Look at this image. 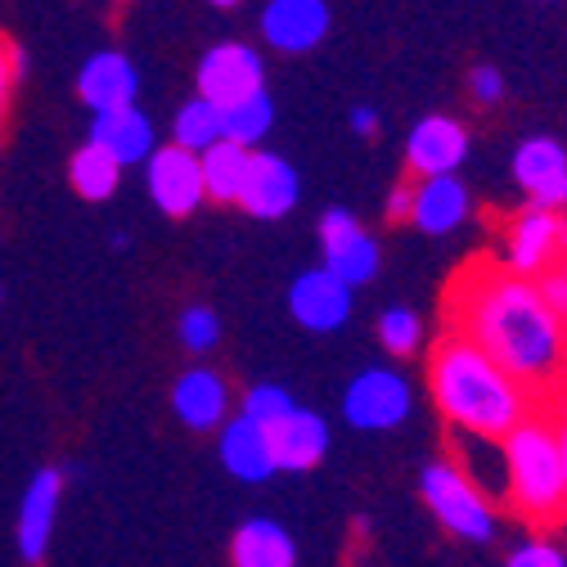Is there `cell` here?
<instances>
[{
	"mask_svg": "<svg viewBox=\"0 0 567 567\" xmlns=\"http://www.w3.org/2000/svg\"><path fill=\"white\" fill-rule=\"evenodd\" d=\"M298 194H302V181L293 172V163H284L279 154H261L252 150V167H248V181H244V194H239V207L257 221H279L289 217L298 207Z\"/></svg>",
	"mask_w": 567,
	"mask_h": 567,
	"instance_id": "5bb4252c",
	"label": "cell"
},
{
	"mask_svg": "<svg viewBox=\"0 0 567 567\" xmlns=\"http://www.w3.org/2000/svg\"><path fill=\"white\" fill-rule=\"evenodd\" d=\"M464 158H468V131H464V122H455L446 113L414 122V131L405 135V167L414 181L455 176Z\"/></svg>",
	"mask_w": 567,
	"mask_h": 567,
	"instance_id": "9c48e42d",
	"label": "cell"
},
{
	"mask_svg": "<svg viewBox=\"0 0 567 567\" xmlns=\"http://www.w3.org/2000/svg\"><path fill=\"white\" fill-rule=\"evenodd\" d=\"M10 78H14V54L0 45V109H6V95H10Z\"/></svg>",
	"mask_w": 567,
	"mask_h": 567,
	"instance_id": "e575fe53",
	"label": "cell"
},
{
	"mask_svg": "<svg viewBox=\"0 0 567 567\" xmlns=\"http://www.w3.org/2000/svg\"><path fill=\"white\" fill-rule=\"evenodd\" d=\"M501 451H505V477H509L505 505L532 527L567 523V473H563L554 414L549 410L527 414L501 442Z\"/></svg>",
	"mask_w": 567,
	"mask_h": 567,
	"instance_id": "3957f363",
	"label": "cell"
},
{
	"mask_svg": "<svg viewBox=\"0 0 567 567\" xmlns=\"http://www.w3.org/2000/svg\"><path fill=\"white\" fill-rule=\"evenodd\" d=\"M140 91V73L135 63L117 50H100L82 63L78 73V95L86 100L91 113H113V109H131Z\"/></svg>",
	"mask_w": 567,
	"mask_h": 567,
	"instance_id": "ac0fdd59",
	"label": "cell"
},
{
	"mask_svg": "<svg viewBox=\"0 0 567 567\" xmlns=\"http://www.w3.org/2000/svg\"><path fill=\"white\" fill-rule=\"evenodd\" d=\"M419 501L429 505V514L437 518V527L460 540V545H491L495 532H501V514H495V501L473 486L460 464L451 460H433L419 473Z\"/></svg>",
	"mask_w": 567,
	"mask_h": 567,
	"instance_id": "277c9868",
	"label": "cell"
},
{
	"mask_svg": "<svg viewBox=\"0 0 567 567\" xmlns=\"http://www.w3.org/2000/svg\"><path fill=\"white\" fill-rule=\"evenodd\" d=\"M63 501V468L32 473L23 501H19V554L23 563H41L54 536V514Z\"/></svg>",
	"mask_w": 567,
	"mask_h": 567,
	"instance_id": "2e32d148",
	"label": "cell"
},
{
	"mask_svg": "<svg viewBox=\"0 0 567 567\" xmlns=\"http://www.w3.org/2000/svg\"><path fill=\"white\" fill-rule=\"evenodd\" d=\"M221 109L217 104H207L203 95H194L189 104H181L176 122H172V145L185 150V154H207L212 145H221Z\"/></svg>",
	"mask_w": 567,
	"mask_h": 567,
	"instance_id": "cb8c5ba5",
	"label": "cell"
},
{
	"mask_svg": "<svg viewBox=\"0 0 567 567\" xmlns=\"http://www.w3.org/2000/svg\"><path fill=\"white\" fill-rule=\"evenodd\" d=\"M429 392L451 433L486 442H505L527 414H536V396L455 329H442L429 351Z\"/></svg>",
	"mask_w": 567,
	"mask_h": 567,
	"instance_id": "7a4b0ae2",
	"label": "cell"
},
{
	"mask_svg": "<svg viewBox=\"0 0 567 567\" xmlns=\"http://www.w3.org/2000/svg\"><path fill=\"white\" fill-rule=\"evenodd\" d=\"M379 342H383V351L388 357H396V361H405V357H414L419 351V342H423V320L410 311V307H388L383 316H379Z\"/></svg>",
	"mask_w": 567,
	"mask_h": 567,
	"instance_id": "4316f807",
	"label": "cell"
},
{
	"mask_svg": "<svg viewBox=\"0 0 567 567\" xmlns=\"http://www.w3.org/2000/svg\"><path fill=\"white\" fill-rule=\"evenodd\" d=\"M145 185H150V198L158 203V212H167V217H176V221L189 217V212H198L203 198H207L198 154H185L176 145L154 150V158L145 163Z\"/></svg>",
	"mask_w": 567,
	"mask_h": 567,
	"instance_id": "30bf717a",
	"label": "cell"
},
{
	"mask_svg": "<svg viewBox=\"0 0 567 567\" xmlns=\"http://www.w3.org/2000/svg\"><path fill=\"white\" fill-rule=\"evenodd\" d=\"M230 567H298V540L275 518H244L230 536Z\"/></svg>",
	"mask_w": 567,
	"mask_h": 567,
	"instance_id": "44dd1931",
	"label": "cell"
},
{
	"mask_svg": "<svg viewBox=\"0 0 567 567\" xmlns=\"http://www.w3.org/2000/svg\"><path fill=\"white\" fill-rule=\"evenodd\" d=\"M505 567H567V554L549 536H527L523 545L509 549Z\"/></svg>",
	"mask_w": 567,
	"mask_h": 567,
	"instance_id": "f546056e",
	"label": "cell"
},
{
	"mask_svg": "<svg viewBox=\"0 0 567 567\" xmlns=\"http://www.w3.org/2000/svg\"><path fill=\"white\" fill-rule=\"evenodd\" d=\"M410 212H414V181H401V185H392V194L383 203V217H388V226H410Z\"/></svg>",
	"mask_w": 567,
	"mask_h": 567,
	"instance_id": "1f68e13d",
	"label": "cell"
},
{
	"mask_svg": "<svg viewBox=\"0 0 567 567\" xmlns=\"http://www.w3.org/2000/svg\"><path fill=\"white\" fill-rule=\"evenodd\" d=\"M320 257H324L320 266L333 279H342L347 289H361V284H370L379 275V261H383L379 239L357 217H351L347 207H329L320 217Z\"/></svg>",
	"mask_w": 567,
	"mask_h": 567,
	"instance_id": "ba28073f",
	"label": "cell"
},
{
	"mask_svg": "<svg viewBox=\"0 0 567 567\" xmlns=\"http://www.w3.org/2000/svg\"><path fill=\"white\" fill-rule=\"evenodd\" d=\"M563 226H567V217L527 203L523 212L509 217L505 239H501V257H491V261L523 275V279H540L545 270H554L563 261Z\"/></svg>",
	"mask_w": 567,
	"mask_h": 567,
	"instance_id": "8992f818",
	"label": "cell"
},
{
	"mask_svg": "<svg viewBox=\"0 0 567 567\" xmlns=\"http://www.w3.org/2000/svg\"><path fill=\"white\" fill-rule=\"evenodd\" d=\"M468 95H473L477 104H501V100H505V78L495 73L491 63H477L473 73H468Z\"/></svg>",
	"mask_w": 567,
	"mask_h": 567,
	"instance_id": "4dcf8cb0",
	"label": "cell"
},
{
	"mask_svg": "<svg viewBox=\"0 0 567 567\" xmlns=\"http://www.w3.org/2000/svg\"><path fill=\"white\" fill-rule=\"evenodd\" d=\"M217 460L244 486H261V482H270L279 473L275 446H270V429H261V423H252L244 414H230L226 429L217 433Z\"/></svg>",
	"mask_w": 567,
	"mask_h": 567,
	"instance_id": "9a60e30c",
	"label": "cell"
},
{
	"mask_svg": "<svg viewBox=\"0 0 567 567\" xmlns=\"http://www.w3.org/2000/svg\"><path fill=\"white\" fill-rule=\"evenodd\" d=\"M567 176V145L554 135H527L514 150V185L527 194V203L536 194H545L549 185H558Z\"/></svg>",
	"mask_w": 567,
	"mask_h": 567,
	"instance_id": "7402d4cb",
	"label": "cell"
},
{
	"mask_svg": "<svg viewBox=\"0 0 567 567\" xmlns=\"http://www.w3.org/2000/svg\"><path fill=\"white\" fill-rule=\"evenodd\" d=\"M532 207H545V212H558V217H567V176L558 185H549L545 194H536Z\"/></svg>",
	"mask_w": 567,
	"mask_h": 567,
	"instance_id": "d6a6232c",
	"label": "cell"
},
{
	"mask_svg": "<svg viewBox=\"0 0 567 567\" xmlns=\"http://www.w3.org/2000/svg\"><path fill=\"white\" fill-rule=\"evenodd\" d=\"M207 6H217V10H235L239 0H207Z\"/></svg>",
	"mask_w": 567,
	"mask_h": 567,
	"instance_id": "74e56055",
	"label": "cell"
},
{
	"mask_svg": "<svg viewBox=\"0 0 567 567\" xmlns=\"http://www.w3.org/2000/svg\"><path fill=\"white\" fill-rule=\"evenodd\" d=\"M198 163H203V189H207L212 203H239L248 167H252V150L221 140V145H212Z\"/></svg>",
	"mask_w": 567,
	"mask_h": 567,
	"instance_id": "603a6c76",
	"label": "cell"
},
{
	"mask_svg": "<svg viewBox=\"0 0 567 567\" xmlns=\"http://www.w3.org/2000/svg\"><path fill=\"white\" fill-rule=\"evenodd\" d=\"M446 329L477 342L532 396H549L567 383V320L540 298L536 279L495 266L491 257L455 275Z\"/></svg>",
	"mask_w": 567,
	"mask_h": 567,
	"instance_id": "6da1fadb",
	"label": "cell"
},
{
	"mask_svg": "<svg viewBox=\"0 0 567 567\" xmlns=\"http://www.w3.org/2000/svg\"><path fill=\"white\" fill-rule=\"evenodd\" d=\"M554 270H558V279H563V289H567V252H563V261H558Z\"/></svg>",
	"mask_w": 567,
	"mask_h": 567,
	"instance_id": "8d00e7d4",
	"label": "cell"
},
{
	"mask_svg": "<svg viewBox=\"0 0 567 567\" xmlns=\"http://www.w3.org/2000/svg\"><path fill=\"white\" fill-rule=\"evenodd\" d=\"M176 333H181V347L185 351H194V357H207V351L221 342V320H217V311H212V307H185Z\"/></svg>",
	"mask_w": 567,
	"mask_h": 567,
	"instance_id": "f1b7e54d",
	"label": "cell"
},
{
	"mask_svg": "<svg viewBox=\"0 0 567 567\" xmlns=\"http://www.w3.org/2000/svg\"><path fill=\"white\" fill-rule=\"evenodd\" d=\"M473 198L460 176H433V181H414V212L410 226L423 235H451L468 221Z\"/></svg>",
	"mask_w": 567,
	"mask_h": 567,
	"instance_id": "ffe728a7",
	"label": "cell"
},
{
	"mask_svg": "<svg viewBox=\"0 0 567 567\" xmlns=\"http://www.w3.org/2000/svg\"><path fill=\"white\" fill-rule=\"evenodd\" d=\"M91 145L104 150L117 167H135V163H150L154 158V122L131 109H113V113H95L91 122Z\"/></svg>",
	"mask_w": 567,
	"mask_h": 567,
	"instance_id": "d6986e66",
	"label": "cell"
},
{
	"mask_svg": "<svg viewBox=\"0 0 567 567\" xmlns=\"http://www.w3.org/2000/svg\"><path fill=\"white\" fill-rule=\"evenodd\" d=\"M293 410H298L293 392L279 388V383H252V388L244 392V401H239V414L252 419V423H261V429H275V423L289 419Z\"/></svg>",
	"mask_w": 567,
	"mask_h": 567,
	"instance_id": "83f0119b",
	"label": "cell"
},
{
	"mask_svg": "<svg viewBox=\"0 0 567 567\" xmlns=\"http://www.w3.org/2000/svg\"><path fill=\"white\" fill-rule=\"evenodd\" d=\"M351 131H357V135H374L379 131V113L370 109V104H357V109H351Z\"/></svg>",
	"mask_w": 567,
	"mask_h": 567,
	"instance_id": "836d02e7",
	"label": "cell"
},
{
	"mask_svg": "<svg viewBox=\"0 0 567 567\" xmlns=\"http://www.w3.org/2000/svg\"><path fill=\"white\" fill-rule=\"evenodd\" d=\"M270 446H275L279 473H311L329 455V423L324 414L298 405L289 419H279L270 429Z\"/></svg>",
	"mask_w": 567,
	"mask_h": 567,
	"instance_id": "e0dca14e",
	"label": "cell"
},
{
	"mask_svg": "<svg viewBox=\"0 0 567 567\" xmlns=\"http://www.w3.org/2000/svg\"><path fill=\"white\" fill-rule=\"evenodd\" d=\"M68 176H73V189L82 194V198H91V203H100V198H113V189H117V181H122V167L104 154V150H95L91 140L73 154V163H68Z\"/></svg>",
	"mask_w": 567,
	"mask_h": 567,
	"instance_id": "d4e9b609",
	"label": "cell"
},
{
	"mask_svg": "<svg viewBox=\"0 0 567 567\" xmlns=\"http://www.w3.org/2000/svg\"><path fill=\"white\" fill-rule=\"evenodd\" d=\"M410 410L414 392L392 365H370L342 388V419L357 433H392L410 419Z\"/></svg>",
	"mask_w": 567,
	"mask_h": 567,
	"instance_id": "5b68a950",
	"label": "cell"
},
{
	"mask_svg": "<svg viewBox=\"0 0 567 567\" xmlns=\"http://www.w3.org/2000/svg\"><path fill=\"white\" fill-rule=\"evenodd\" d=\"M554 429H558V451H563V473H567V410L554 414Z\"/></svg>",
	"mask_w": 567,
	"mask_h": 567,
	"instance_id": "d590c367",
	"label": "cell"
},
{
	"mask_svg": "<svg viewBox=\"0 0 567 567\" xmlns=\"http://www.w3.org/2000/svg\"><path fill=\"white\" fill-rule=\"evenodd\" d=\"M329 37V6L324 0H266L261 10V41L279 54H307Z\"/></svg>",
	"mask_w": 567,
	"mask_h": 567,
	"instance_id": "4fadbf2b",
	"label": "cell"
},
{
	"mask_svg": "<svg viewBox=\"0 0 567 567\" xmlns=\"http://www.w3.org/2000/svg\"><path fill=\"white\" fill-rule=\"evenodd\" d=\"M289 316L307 333H338L351 320V289L324 266H311L289 284Z\"/></svg>",
	"mask_w": 567,
	"mask_h": 567,
	"instance_id": "8fae6325",
	"label": "cell"
},
{
	"mask_svg": "<svg viewBox=\"0 0 567 567\" xmlns=\"http://www.w3.org/2000/svg\"><path fill=\"white\" fill-rule=\"evenodd\" d=\"M266 91V63L244 41H221L198 59V95L221 113Z\"/></svg>",
	"mask_w": 567,
	"mask_h": 567,
	"instance_id": "52a82bcc",
	"label": "cell"
},
{
	"mask_svg": "<svg viewBox=\"0 0 567 567\" xmlns=\"http://www.w3.org/2000/svg\"><path fill=\"white\" fill-rule=\"evenodd\" d=\"M270 122H275V104L261 91V95H252V100H244V104H235V109L221 113V135L230 140V145L252 150V145H261V140H266Z\"/></svg>",
	"mask_w": 567,
	"mask_h": 567,
	"instance_id": "484cf974",
	"label": "cell"
},
{
	"mask_svg": "<svg viewBox=\"0 0 567 567\" xmlns=\"http://www.w3.org/2000/svg\"><path fill=\"white\" fill-rule=\"evenodd\" d=\"M230 405H235L230 383L207 365H194L172 383V414L189 433H221L230 419Z\"/></svg>",
	"mask_w": 567,
	"mask_h": 567,
	"instance_id": "7c38bea8",
	"label": "cell"
}]
</instances>
